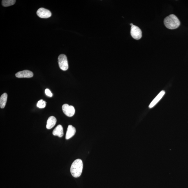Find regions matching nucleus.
I'll return each mask as SVG.
<instances>
[{
	"label": "nucleus",
	"instance_id": "nucleus-16",
	"mask_svg": "<svg viewBox=\"0 0 188 188\" xmlns=\"http://www.w3.org/2000/svg\"><path fill=\"white\" fill-rule=\"evenodd\" d=\"M130 25L132 26H133V24L131 23V24H130Z\"/></svg>",
	"mask_w": 188,
	"mask_h": 188
},
{
	"label": "nucleus",
	"instance_id": "nucleus-12",
	"mask_svg": "<svg viewBox=\"0 0 188 188\" xmlns=\"http://www.w3.org/2000/svg\"><path fill=\"white\" fill-rule=\"evenodd\" d=\"M7 98H8V94L6 93H4L0 98V107L1 108H5L7 102Z\"/></svg>",
	"mask_w": 188,
	"mask_h": 188
},
{
	"label": "nucleus",
	"instance_id": "nucleus-4",
	"mask_svg": "<svg viewBox=\"0 0 188 188\" xmlns=\"http://www.w3.org/2000/svg\"><path fill=\"white\" fill-rule=\"evenodd\" d=\"M131 34L132 37L136 40L140 39L142 37V31L137 26L133 25L131 26Z\"/></svg>",
	"mask_w": 188,
	"mask_h": 188
},
{
	"label": "nucleus",
	"instance_id": "nucleus-7",
	"mask_svg": "<svg viewBox=\"0 0 188 188\" xmlns=\"http://www.w3.org/2000/svg\"><path fill=\"white\" fill-rule=\"evenodd\" d=\"M34 74L32 71L29 70H24L18 72L15 74V76L17 78H31L33 76Z\"/></svg>",
	"mask_w": 188,
	"mask_h": 188
},
{
	"label": "nucleus",
	"instance_id": "nucleus-15",
	"mask_svg": "<svg viewBox=\"0 0 188 188\" xmlns=\"http://www.w3.org/2000/svg\"><path fill=\"white\" fill-rule=\"evenodd\" d=\"M45 93L47 96H50V97H52V93L50 91L49 89H45Z\"/></svg>",
	"mask_w": 188,
	"mask_h": 188
},
{
	"label": "nucleus",
	"instance_id": "nucleus-3",
	"mask_svg": "<svg viewBox=\"0 0 188 188\" xmlns=\"http://www.w3.org/2000/svg\"><path fill=\"white\" fill-rule=\"evenodd\" d=\"M58 61L60 68L64 71H66L68 69L69 66L67 58L64 54H61L58 58Z\"/></svg>",
	"mask_w": 188,
	"mask_h": 188
},
{
	"label": "nucleus",
	"instance_id": "nucleus-2",
	"mask_svg": "<svg viewBox=\"0 0 188 188\" xmlns=\"http://www.w3.org/2000/svg\"><path fill=\"white\" fill-rule=\"evenodd\" d=\"M164 23L166 27L170 29H177L180 24L178 17L174 15H171L166 17L164 19Z\"/></svg>",
	"mask_w": 188,
	"mask_h": 188
},
{
	"label": "nucleus",
	"instance_id": "nucleus-6",
	"mask_svg": "<svg viewBox=\"0 0 188 188\" xmlns=\"http://www.w3.org/2000/svg\"><path fill=\"white\" fill-rule=\"evenodd\" d=\"M38 16L41 18H48L51 16V12L49 10L44 8H40L37 12Z\"/></svg>",
	"mask_w": 188,
	"mask_h": 188
},
{
	"label": "nucleus",
	"instance_id": "nucleus-14",
	"mask_svg": "<svg viewBox=\"0 0 188 188\" xmlns=\"http://www.w3.org/2000/svg\"><path fill=\"white\" fill-rule=\"evenodd\" d=\"M37 106L40 108H44L46 106V103L43 100H40L38 101Z\"/></svg>",
	"mask_w": 188,
	"mask_h": 188
},
{
	"label": "nucleus",
	"instance_id": "nucleus-11",
	"mask_svg": "<svg viewBox=\"0 0 188 188\" xmlns=\"http://www.w3.org/2000/svg\"><path fill=\"white\" fill-rule=\"evenodd\" d=\"M56 122H57V119L55 117L53 116H51L49 117L47 120V129H52L55 126Z\"/></svg>",
	"mask_w": 188,
	"mask_h": 188
},
{
	"label": "nucleus",
	"instance_id": "nucleus-5",
	"mask_svg": "<svg viewBox=\"0 0 188 188\" xmlns=\"http://www.w3.org/2000/svg\"><path fill=\"white\" fill-rule=\"evenodd\" d=\"M62 110L64 114L67 117H72L75 114V108L72 106H69L67 104H65L63 105Z\"/></svg>",
	"mask_w": 188,
	"mask_h": 188
},
{
	"label": "nucleus",
	"instance_id": "nucleus-10",
	"mask_svg": "<svg viewBox=\"0 0 188 188\" xmlns=\"http://www.w3.org/2000/svg\"><path fill=\"white\" fill-rule=\"evenodd\" d=\"M53 135L59 137H62L64 135V130L62 126L61 125H58L53 131Z\"/></svg>",
	"mask_w": 188,
	"mask_h": 188
},
{
	"label": "nucleus",
	"instance_id": "nucleus-9",
	"mask_svg": "<svg viewBox=\"0 0 188 188\" xmlns=\"http://www.w3.org/2000/svg\"><path fill=\"white\" fill-rule=\"evenodd\" d=\"M76 132V130L74 127L71 125L68 126L66 135V139H69L75 135Z\"/></svg>",
	"mask_w": 188,
	"mask_h": 188
},
{
	"label": "nucleus",
	"instance_id": "nucleus-1",
	"mask_svg": "<svg viewBox=\"0 0 188 188\" xmlns=\"http://www.w3.org/2000/svg\"><path fill=\"white\" fill-rule=\"evenodd\" d=\"M83 169V163L81 160L77 159L73 162L71 167V173L73 176L78 178L81 175Z\"/></svg>",
	"mask_w": 188,
	"mask_h": 188
},
{
	"label": "nucleus",
	"instance_id": "nucleus-8",
	"mask_svg": "<svg viewBox=\"0 0 188 188\" xmlns=\"http://www.w3.org/2000/svg\"><path fill=\"white\" fill-rule=\"evenodd\" d=\"M165 94L164 91H161L157 96L154 98V99L153 100L152 102L151 103L150 105H149V108H151L154 107L157 103L159 102V101L162 98L163 96Z\"/></svg>",
	"mask_w": 188,
	"mask_h": 188
},
{
	"label": "nucleus",
	"instance_id": "nucleus-13",
	"mask_svg": "<svg viewBox=\"0 0 188 188\" xmlns=\"http://www.w3.org/2000/svg\"><path fill=\"white\" fill-rule=\"evenodd\" d=\"M16 1L15 0H3L2 5L4 7L10 6L15 4Z\"/></svg>",
	"mask_w": 188,
	"mask_h": 188
}]
</instances>
